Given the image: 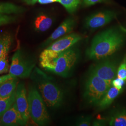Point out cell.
Returning <instances> with one entry per match:
<instances>
[{
	"label": "cell",
	"instance_id": "1",
	"mask_svg": "<svg viewBox=\"0 0 126 126\" xmlns=\"http://www.w3.org/2000/svg\"><path fill=\"white\" fill-rule=\"evenodd\" d=\"M125 33L120 26L112 27L98 33L86 50V58L88 60L99 61L110 57L124 45Z\"/></svg>",
	"mask_w": 126,
	"mask_h": 126
},
{
	"label": "cell",
	"instance_id": "2",
	"mask_svg": "<svg viewBox=\"0 0 126 126\" xmlns=\"http://www.w3.org/2000/svg\"><path fill=\"white\" fill-rule=\"evenodd\" d=\"M79 57V50L75 45L61 52L45 49L39 56V63L46 71L67 78L72 73Z\"/></svg>",
	"mask_w": 126,
	"mask_h": 126
},
{
	"label": "cell",
	"instance_id": "3",
	"mask_svg": "<svg viewBox=\"0 0 126 126\" xmlns=\"http://www.w3.org/2000/svg\"><path fill=\"white\" fill-rule=\"evenodd\" d=\"M30 77L48 107L58 108L63 105L64 93L52 77L37 67L34 69Z\"/></svg>",
	"mask_w": 126,
	"mask_h": 126
},
{
	"label": "cell",
	"instance_id": "4",
	"mask_svg": "<svg viewBox=\"0 0 126 126\" xmlns=\"http://www.w3.org/2000/svg\"><path fill=\"white\" fill-rule=\"evenodd\" d=\"M29 110L32 120L38 126H45L50 122L45 103L36 85H30L27 93Z\"/></svg>",
	"mask_w": 126,
	"mask_h": 126
},
{
	"label": "cell",
	"instance_id": "5",
	"mask_svg": "<svg viewBox=\"0 0 126 126\" xmlns=\"http://www.w3.org/2000/svg\"><path fill=\"white\" fill-rule=\"evenodd\" d=\"M111 86L112 82L89 72L85 83L84 99L87 103L96 106Z\"/></svg>",
	"mask_w": 126,
	"mask_h": 126
},
{
	"label": "cell",
	"instance_id": "6",
	"mask_svg": "<svg viewBox=\"0 0 126 126\" xmlns=\"http://www.w3.org/2000/svg\"><path fill=\"white\" fill-rule=\"evenodd\" d=\"M35 67V63L24 55L20 50H18L13 55L9 72L10 75L20 78L30 77Z\"/></svg>",
	"mask_w": 126,
	"mask_h": 126
},
{
	"label": "cell",
	"instance_id": "7",
	"mask_svg": "<svg viewBox=\"0 0 126 126\" xmlns=\"http://www.w3.org/2000/svg\"><path fill=\"white\" fill-rule=\"evenodd\" d=\"M118 68L116 61L109 57L99 60L91 67L90 72L105 80L112 82L117 77Z\"/></svg>",
	"mask_w": 126,
	"mask_h": 126
},
{
	"label": "cell",
	"instance_id": "8",
	"mask_svg": "<svg viewBox=\"0 0 126 126\" xmlns=\"http://www.w3.org/2000/svg\"><path fill=\"white\" fill-rule=\"evenodd\" d=\"M116 13L111 10H105L96 12L86 18L85 27L91 30H96L111 22L116 18Z\"/></svg>",
	"mask_w": 126,
	"mask_h": 126
},
{
	"label": "cell",
	"instance_id": "9",
	"mask_svg": "<svg viewBox=\"0 0 126 126\" xmlns=\"http://www.w3.org/2000/svg\"><path fill=\"white\" fill-rule=\"evenodd\" d=\"M83 39L79 34L71 33L55 41L45 49L55 52H61L70 48Z\"/></svg>",
	"mask_w": 126,
	"mask_h": 126
},
{
	"label": "cell",
	"instance_id": "10",
	"mask_svg": "<svg viewBox=\"0 0 126 126\" xmlns=\"http://www.w3.org/2000/svg\"><path fill=\"white\" fill-rule=\"evenodd\" d=\"M15 103L24 121L27 123L30 118V115L29 110L27 91L23 82L18 83L16 87Z\"/></svg>",
	"mask_w": 126,
	"mask_h": 126
},
{
	"label": "cell",
	"instance_id": "11",
	"mask_svg": "<svg viewBox=\"0 0 126 126\" xmlns=\"http://www.w3.org/2000/svg\"><path fill=\"white\" fill-rule=\"evenodd\" d=\"M76 24L75 18L69 17L65 19L42 45V47H46L58 39L71 33Z\"/></svg>",
	"mask_w": 126,
	"mask_h": 126
},
{
	"label": "cell",
	"instance_id": "12",
	"mask_svg": "<svg viewBox=\"0 0 126 126\" xmlns=\"http://www.w3.org/2000/svg\"><path fill=\"white\" fill-rule=\"evenodd\" d=\"M24 121L15 103L0 118V126H25Z\"/></svg>",
	"mask_w": 126,
	"mask_h": 126
},
{
	"label": "cell",
	"instance_id": "13",
	"mask_svg": "<svg viewBox=\"0 0 126 126\" xmlns=\"http://www.w3.org/2000/svg\"><path fill=\"white\" fill-rule=\"evenodd\" d=\"M122 91L117 89L113 86H111L99 100L98 103L96 105V106L98 110L101 111L108 108L114 99L122 93Z\"/></svg>",
	"mask_w": 126,
	"mask_h": 126
},
{
	"label": "cell",
	"instance_id": "14",
	"mask_svg": "<svg viewBox=\"0 0 126 126\" xmlns=\"http://www.w3.org/2000/svg\"><path fill=\"white\" fill-rule=\"evenodd\" d=\"M107 119L109 126H126V108L115 111Z\"/></svg>",
	"mask_w": 126,
	"mask_h": 126
},
{
	"label": "cell",
	"instance_id": "15",
	"mask_svg": "<svg viewBox=\"0 0 126 126\" xmlns=\"http://www.w3.org/2000/svg\"><path fill=\"white\" fill-rule=\"evenodd\" d=\"M53 23L52 18L45 14H40L36 17L34 21V28L38 32H43L48 30Z\"/></svg>",
	"mask_w": 126,
	"mask_h": 126
},
{
	"label": "cell",
	"instance_id": "16",
	"mask_svg": "<svg viewBox=\"0 0 126 126\" xmlns=\"http://www.w3.org/2000/svg\"><path fill=\"white\" fill-rule=\"evenodd\" d=\"M18 84V78L15 77L1 84L0 86V98H6L12 94Z\"/></svg>",
	"mask_w": 126,
	"mask_h": 126
},
{
	"label": "cell",
	"instance_id": "17",
	"mask_svg": "<svg viewBox=\"0 0 126 126\" xmlns=\"http://www.w3.org/2000/svg\"><path fill=\"white\" fill-rule=\"evenodd\" d=\"M13 40L12 36L9 33L0 34V58L8 56Z\"/></svg>",
	"mask_w": 126,
	"mask_h": 126
},
{
	"label": "cell",
	"instance_id": "18",
	"mask_svg": "<svg viewBox=\"0 0 126 126\" xmlns=\"http://www.w3.org/2000/svg\"><path fill=\"white\" fill-rule=\"evenodd\" d=\"M26 9L22 6L8 2H0V14L23 13Z\"/></svg>",
	"mask_w": 126,
	"mask_h": 126
},
{
	"label": "cell",
	"instance_id": "19",
	"mask_svg": "<svg viewBox=\"0 0 126 126\" xmlns=\"http://www.w3.org/2000/svg\"><path fill=\"white\" fill-rule=\"evenodd\" d=\"M16 91L9 97L0 98V118L15 102Z\"/></svg>",
	"mask_w": 126,
	"mask_h": 126
},
{
	"label": "cell",
	"instance_id": "20",
	"mask_svg": "<svg viewBox=\"0 0 126 126\" xmlns=\"http://www.w3.org/2000/svg\"><path fill=\"white\" fill-rule=\"evenodd\" d=\"M82 0H59V2L66 9L68 13H74L81 3Z\"/></svg>",
	"mask_w": 126,
	"mask_h": 126
},
{
	"label": "cell",
	"instance_id": "21",
	"mask_svg": "<svg viewBox=\"0 0 126 126\" xmlns=\"http://www.w3.org/2000/svg\"><path fill=\"white\" fill-rule=\"evenodd\" d=\"M117 77L126 81V54L118 68Z\"/></svg>",
	"mask_w": 126,
	"mask_h": 126
},
{
	"label": "cell",
	"instance_id": "22",
	"mask_svg": "<svg viewBox=\"0 0 126 126\" xmlns=\"http://www.w3.org/2000/svg\"><path fill=\"white\" fill-rule=\"evenodd\" d=\"M9 66L8 56H5L0 58V74L9 72Z\"/></svg>",
	"mask_w": 126,
	"mask_h": 126
},
{
	"label": "cell",
	"instance_id": "23",
	"mask_svg": "<svg viewBox=\"0 0 126 126\" xmlns=\"http://www.w3.org/2000/svg\"><path fill=\"white\" fill-rule=\"evenodd\" d=\"M16 17L8 14H0V26L15 22Z\"/></svg>",
	"mask_w": 126,
	"mask_h": 126
},
{
	"label": "cell",
	"instance_id": "24",
	"mask_svg": "<svg viewBox=\"0 0 126 126\" xmlns=\"http://www.w3.org/2000/svg\"><path fill=\"white\" fill-rule=\"evenodd\" d=\"M92 117L91 115L83 116L79 117L75 123L76 126H90L92 124Z\"/></svg>",
	"mask_w": 126,
	"mask_h": 126
},
{
	"label": "cell",
	"instance_id": "25",
	"mask_svg": "<svg viewBox=\"0 0 126 126\" xmlns=\"http://www.w3.org/2000/svg\"><path fill=\"white\" fill-rule=\"evenodd\" d=\"M23 1L28 5L35 4L37 2L41 4H47L55 2H59V0H23Z\"/></svg>",
	"mask_w": 126,
	"mask_h": 126
},
{
	"label": "cell",
	"instance_id": "26",
	"mask_svg": "<svg viewBox=\"0 0 126 126\" xmlns=\"http://www.w3.org/2000/svg\"><path fill=\"white\" fill-rule=\"evenodd\" d=\"M126 83V81L120 78L116 77L112 81V86L117 89L122 90Z\"/></svg>",
	"mask_w": 126,
	"mask_h": 126
},
{
	"label": "cell",
	"instance_id": "27",
	"mask_svg": "<svg viewBox=\"0 0 126 126\" xmlns=\"http://www.w3.org/2000/svg\"><path fill=\"white\" fill-rule=\"evenodd\" d=\"M108 0H83L82 5L84 7H89L94 5L107 2Z\"/></svg>",
	"mask_w": 126,
	"mask_h": 126
},
{
	"label": "cell",
	"instance_id": "28",
	"mask_svg": "<svg viewBox=\"0 0 126 126\" xmlns=\"http://www.w3.org/2000/svg\"><path fill=\"white\" fill-rule=\"evenodd\" d=\"M107 124H108L107 119H97L93 122L92 125L94 126H106Z\"/></svg>",
	"mask_w": 126,
	"mask_h": 126
},
{
	"label": "cell",
	"instance_id": "29",
	"mask_svg": "<svg viewBox=\"0 0 126 126\" xmlns=\"http://www.w3.org/2000/svg\"><path fill=\"white\" fill-rule=\"evenodd\" d=\"M16 77H14L12 76L11 75H10L9 73L4 75L3 76H0V86L3 83H4L6 81H8V80H9L11 79H12L13 78H15Z\"/></svg>",
	"mask_w": 126,
	"mask_h": 126
},
{
	"label": "cell",
	"instance_id": "30",
	"mask_svg": "<svg viewBox=\"0 0 126 126\" xmlns=\"http://www.w3.org/2000/svg\"><path fill=\"white\" fill-rule=\"evenodd\" d=\"M122 30L124 31L125 32H126V29H125V28H124V27H122Z\"/></svg>",
	"mask_w": 126,
	"mask_h": 126
}]
</instances>
